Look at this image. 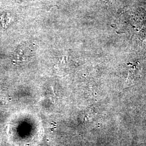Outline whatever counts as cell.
Masks as SVG:
<instances>
[{
  "instance_id": "obj_1",
  "label": "cell",
  "mask_w": 146,
  "mask_h": 146,
  "mask_svg": "<svg viewBox=\"0 0 146 146\" xmlns=\"http://www.w3.org/2000/svg\"><path fill=\"white\" fill-rule=\"evenodd\" d=\"M139 67L138 66H135L132 64L131 67H130V69L128 74V77L127 80L125 85L129 86L131 84H133L137 79L139 74Z\"/></svg>"
}]
</instances>
